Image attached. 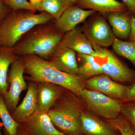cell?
Instances as JSON below:
<instances>
[{
	"instance_id": "obj_1",
	"label": "cell",
	"mask_w": 135,
	"mask_h": 135,
	"mask_svg": "<svg viewBox=\"0 0 135 135\" xmlns=\"http://www.w3.org/2000/svg\"><path fill=\"white\" fill-rule=\"evenodd\" d=\"M24 66V73L31 81L47 82L59 85L77 96L86 88L85 81L78 75H71L56 68L48 60L38 56L29 55L20 57Z\"/></svg>"
},
{
	"instance_id": "obj_2",
	"label": "cell",
	"mask_w": 135,
	"mask_h": 135,
	"mask_svg": "<svg viewBox=\"0 0 135 135\" xmlns=\"http://www.w3.org/2000/svg\"><path fill=\"white\" fill-rule=\"evenodd\" d=\"M64 34L56 28L52 20L37 25L23 35L14 47L19 57L29 55L47 60Z\"/></svg>"
},
{
	"instance_id": "obj_3",
	"label": "cell",
	"mask_w": 135,
	"mask_h": 135,
	"mask_svg": "<svg viewBox=\"0 0 135 135\" xmlns=\"http://www.w3.org/2000/svg\"><path fill=\"white\" fill-rule=\"evenodd\" d=\"M85 107L80 98L65 89L48 114L53 125L62 133L67 135L82 134L81 117Z\"/></svg>"
},
{
	"instance_id": "obj_4",
	"label": "cell",
	"mask_w": 135,
	"mask_h": 135,
	"mask_svg": "<svg viewBox=\"0 0 135 135\" xmlns=\"http://www.w3.org/2000/svg\"><path fill=\"white\" fill-rule=\"evenodd\" d=\"M35 13L27 9L11 10L0 24V47H14L34 27L54 20L46 12Z\"/></svg>"
},
{
	"instance_id": "obj_5",
	"label": "cell",
	"mask_w": 135,
	"mask_h": 135,
	"mask_svg": "<svg viewBox=\"0 0 135 135\" xmlns=\"http://www.w3.org/2000/svg\"><path fill=\"white\" fill-rule=\"evenodd\" d=\"M92 46L97 54L96 58L104 74L121 84L135 83V70L128 66L111 51L105 48Z\"/></svg>"
},
{
	"instance_id": "obj_6",
	"label": "cell",
	"mask_w": 135,
	"mask_h": 135,
	"mask_svg": "<svg viewBox=\"0 0 135 135\" xmlns=\"http://www.w3.org/2000/svg\"><path fill=\"white\" fill-rule=\"evenodd\" d=\"M80 97L88 110L105 119H115L121 113V101L101 92L85 88Z\"/></svg>"
},
{
	"instance_id": "obj_7",
	"label": "cell",
	"mask_w": 135,
	"mask_h": 135,
	"mask_svg": "<svg viewBox=\"0 0 135 135\" xmlns=\"http://www.w3.org/2000/svg\"><path fill=\"white\" fill-rule=\"evenodd\" d=\"M24 71L23 63L20 57L12 63L9 70L7 79L9 89L4 99L10 114L18 106L21 93L27 88L23 75Z\"/></svg>"
},
{
	"instance_id": "obj_8",
	"label": "cell",
	"mask_w": 135,
	"mask_h": 135,
	"mask_svg": "<svg viewBox=\"0 0 135 135\" xmlns=\"http://www.w3.org/2000/svg\"><path fill=\"white\" fill-rule=\"evenodd\" d=\"M92 45L101 47L112 46L116 38L104 17L94 16L81 28Z\"/></svg>"
},
{
	"instance_id": "obj_9",
	"label": "cell",
	"mask_w": 135,
	"mask_h": 135,
	"mask_svg": "<svg viewBox=\"0 0 135 135\" xmlns=\"http://www.w3.org/2000/svg\"><path fill=\"white\" fill-rule=\"evenodd\" d=\"M18 128L26 135L65 134L55 127L48 112L37 109L31 116L19 123Z\"/></svg>"
},
{
	"instance_id": "obj_10",
	"label": "cell",
	"mask_w": 135,
	"mask_h": 135,
	"mask_svg": "<svg viewBox=\"0 0 135 135\" xmlns=\"http://www.w3.org/2000/svg\"><path fill=\"white\" fill-rule=\"evenodd\" d=\"M85 83L86 88L101 92L122 102L126 99L129 89V86L116 82L104 74L86 80Z\"/></svg>"
},
{
	"instance_id": "obj_11",
	"label": "cell",
	"mask_w": 135,
	"mask_h": 135,
	"mask_svg": "<svg viewBox=\"0 0 135 135\" xmlns=\"http://www.w3.org/2000/svg\"><path fill=\"white\" fill-rule=\"evenodd\" d=\"M47 60L62 71L78 75L79 66L76 53L60 43L56 47Z\"/></svg>"
},
{
	"instance_id": "obj_12",
	"label": "cell",
	"mask_w": 135,
	"mask_h": 135,
	"mask_svg": "<svg viewBox=\"0 0 135 135\" xmlns=\"http://www.w3.org/2000/svg\"><path fill=\"white\" fill-rule=\"evenodd\" d=\"M96 12L93 10H85L76 5H73L68 8L57 20H54L55 25L59 32L65 34Z\"/></svg>"
},
{
	"instance_id": "obj_13",
	"label": "cell",
	"mask_w": 135,
	"mask_h": 135,
	"mask_svg": "<svg viewBox=\"0 0 135 135\" xmlns=\"http://www.w3.org/2000/svg\"><path fill=\"white\" fill-rule=\"evenodd\" d=\"M81 119L83 134L121 135L117 129L90 111H83Z\"/></svg>"
},
{
	"instance_id": "obj_14",
	"label": "cell",
	"mask_w": 135,
	"mask_h": 135,
	"mask_svg": "<svg viewBox=\"0 0 135 135\" xmlns=\"http://www.w3.org/2000/svg\"><path fill=\"white\" fill-rule=\"evenodd\" d=\"M60 43L77 54L90 55L95 57L98 56L92 44L81 29L77 27L65 33Z\"/></svg>"
},
{
	"instance_id": "obj_15",
	"label": "cell",
	"mask_w": 135,
	"mask_h": 135,
	"mask_svg": "<svg viewBox=\"0 0 135 135\" xmlns=\"http://www.w3.org/2000/svg\"><path fill=\"white\" fill-rule=\"evenodd\" d=\"M37 83V110L48 112L60 97L66 89L57 84L47 82Z\"/></svg>"
},
{
	"instance_id": "obj_16",
	"label": "cell",
	"mask_w": 135,
	"mask_h": 135,
	"mask_svg": "<svg viewBox=\"0 0 135 135\" xmlns=\"http://www.w3.org/2000/svg\"><path fill=\"white\" fill-rule=\"evenodd\" d=\"M37 107V83L31 81L22 103L11 114L12 118L19 123L31 116Z\"/></svg>"
},
{
	"instance_id": "obj_17",
	"label": "cell",
	"mask_w": 135,
	"mask_h": 135,
	"mask_svg": "<svg viewBox=\"0 0 135 135\" xmlns=\"http://www.w3.org/2000/svg\"><path fill=\"white\" fill-rule=\"evenodd\" d=\"M76 5L83 9L99 12L104 17L111 12L128 13L126 5L117 0H79Z\"/></svg>"
},
{
	"instance_id": "obj_18",
	"label": "cell",
	"mask_w": 135,
	"mask_h": 135,
	"mask_svg": "<svg viewBox=\"0 0 135 135\" xmlns=\"http://www.w3.org/2000/svg\"><path fill=\"white\" fill-rule=\"evenodd\" d=\"M107 18L116 38L122 40L129 38L131 31V16L128 13L111 12Z\"/></svg>"
},
{
	"instance_id": "obj_19",
	"label": "cell",
	"mask_w": 135,
	"mask_h": 135,
	"mask_svg": "<svg viewBox=\"0 0 135 135\" xmlns=\"http://www.w3.org/2000/svg\"><path fill=\"white\" fill-rule=\"evenodd\" d=\"M19 57L14 47H0V94L4 98L9 89L7 81L9 68Z\"/></svg>"
},
{
	"instance_id": "obj_20",
	"label": "cell",
	"mask_w": 135,
	"mask_h": 135,
	"mask_svg": "<svg viewBox=\"0 0 135 135\" xmlns=\"http://www.w3.org/2000/svg\"><path fill=\"white\" fill-rule=\"evenodd\" d=\"M80 63L78 76L84 81L94 76L103 74L101 65L94 56L77 54Z\"/></svg>"
},
{
	"instance_id": "obj_21",
	"label": "cell",
	"mask_w": 135,
	"mask_h": 135,
	"mask_svg": "<svg viewBox=\"0 0 135 135\" xmlns=\"http://www.w3.org/2000/svg\"><path fill=\"white\" fill-rule=\"evenodd\" d=\"M71 6L65 0H44L42 2L41 12H46L54 20H57L63 12Z\"/></svg>"
},
{
	"instance_id": "obj_22",
	"label": "cell",
	"mask_w": 135,
	"mask_h": 135,
	"mask_svg": "<svg viewBox=\"0 0 135 135\" xmlns=\"http://www.w3.org/2000/svg\"><path fill=\"white\" fill-rule=\"evenodd\" d=\"M0 118L4 128L9 135H17L19 123L12 118L5 104L4 97L0 94Z\"/></svg>"
},
{
	"instance_id": "obj_23",
	"label": "cell",
	"mask_w": 135,
	"mask_h": 135,
	"mask_svg": "<svg viewBox=\"0 0 135 135\" xmlns=\"http://www.w3.org/2000/svg\"><path fill=\"white\" fill-rule=\"evenodd\" d=\"M113 49L118 55L128 59L135 67V44L130 41L115 39L112 45Z\"/></svg>"
},
{
	"instance_id": "obj_24",
	"label": "cell",
	"mask_w": 135,
	"mask_h": 135,
	"mask_svg": "<svg viewBox=\"0 0 135 135\" xmlns=\"http://www.w3.org/2000/svg\"><path fill=\"white\" fill-rule=\"evenodd\" d=\"M121 114L135 131V102L122 103Z\"/></svg>"
},
{
	"instance_id": "obj_25",
	"label": "cell",
	"mask_w": 135,
	"mask_h": 135,
	"mask_svg": "<svg viewBox=\"0 0 135 135\" xmlns=\"http://www.w3.org/2000/svg\"><path fill=\"white\" fill-rule=\"evenodd\" d=\"M3 2L12 10L25 9L36 12L27 0H3Z\"/></svg>"
},
{
	"instance_id": "obj_26",
	"label": "cell",
	"mask_w": 135,
	"mask_h": 135,
	"mask_svg": "<svg viewBox=\"0 0 135 135\" xmlns=\"http://www.w3.org/2000/svg\"><path fill=\"white\" fill-rule=\"evenodd\" d=\"M121 135H135V131L129 124L124 123L121 125L118 128Z\"/></svg>"
},
{
	"instance_id": "obj_27",
	"label": "cell",
	"mask_w": 135,
	"mask_h": 135,
	"mask_svg": "<svg viewBox=\"0 0 135 135\" xmlns=\"http://www.w3.org/2000/svg\"><path fill=\"white\" fill-rule=\"evenodd\" d=\"M3 1L0 0V24L12 10L5 5L3 2Z\"/></svg>"
},
{
	"instance_id": "obj_28",
	"label": "cell",
	"mask_w": 135,
	"mask_h": 135,
	"mask_svg": "<svg viewBox=\"0 0 135 135\" xmlns=\"http://www.w3.org/2000/svg\"><path fill=\"white\" fill-rule=\"evenodd\" d=\"M126 5L128 13L132 16L135 17V0H122Z\"/></svg>"
},
{
	"instance_id": "obj_29",
	"label": "cell",
	"mask_w": 135,
	"mask_h": 135,
	"mask_svg": "<svg viewBox=\"0 0 135 135\" xmlns=\"http://www.w3.org/2000/svg\"><path fill=\"white\" fill-rule=\"evenodd\" d=\"M135 102V83L129 86V89L126 99L122 103Z\"/></svg>"
},
{
	"instance_id": "obj_30",
	"label": "cell",
	"mask_w": 135,
	"mask_h": 135,
	"mask_svg": "<svg viewBox=\"0 0 135 135\" xmlns=\"http://www.w3.org/2000/svg\"><path fill=\"white\" fill-rule=\"evenodd\" d=\"M128 40L129 41L135 44V17L132 16L131 18V31Z\"/></svg>"
},
{
	"instance_id": "obj_31",
	"label": "cell",
	"mask_w": 135,
	"mask_h": 135,
	"mask_svg": "<svg viewBox=\"0 0 135 135\" xmlns=\"http://www.w3.org/2000/svg\"><path fill=\"white\" fill-rule=\"evenodd\" d=\"M30 5L36 12L38 11L41 12L42 0H29Z\"/></svg>"
},
{
	"instance_id": "obj_32",
	"label": "cell",
	"mask_w": 135,
	"mask_h": 135,
	"mask_svg": "<svg viewBox=\"0 0 135 135\" xmlns=\"http://www.w3.org/2000/svg\"><path fill=\"white\" fill-rule=\"evenodd\" d=\"M72 5H76L79 0H65Z\"/></svg>"
},
{
	"instance_id": "obj_33",
	"label": "cell",
	"mask_w": 135,
	"mask_h": 135,
	"mask_svg": "<svg viewBox=\"0 0 135 135\" xmlns=\"http://www.w3.org/2000/svg\"><path fill=\"white\" fill-rule=\"evenodd\" d=\"M2 126H3L2 123L0 120V135H3L1 131L2 129Z\"/></svg>"
},
{
	"instance_id": "obj_34",
	"label": "cell",
	"mask_w": 135,
	"mask_h": 135,
	"mask_svg": "<svg viewBox=\"0 0 135 135\" xmlns=\"http://www.w3.org/2000/svg\"><path fill=\"white\" fill-rule=\"evenodd\" d=\"M17 135H26L24 133L22 132L21 130H20L18 128L17 131Z\"/></svg>"
},
{
	"instance_id": "obj_35",
	"label": "cell",
	"mask_w": 135,
	"mask_h": 135,
	"mask_svg": "<svg viewBox=\"0 0 135 135\" xmlns=\"http://www.w3.org/2000/svg\"><path fill=\"white\" fill-rule=\"evenodd\" d=\"M3 132L4 135H9L8 133L7 132V131L5 130L4 128L3 129Z\"/></svg>"
},
{
	"instance_id": "obj_36",
	"label": "cell",
	"mask_w": 135,
	"mask_h": 135,
	"mask_svg": "<svg viewBox=\"0 0 135 135\" xmlns=\"http://www.w3.org/2000/svg\"><path fill=\"white\" fill-rule=\"evenodd\" d=\"M85 135L83 134H81V135Z\"/></svg>"
},
{
	"instance_id": "obj_37",
	"label": "cell",
	"mask_w": 135,
	"mask_h": 135,
	"mask_svg": "<svg viewBox=\"0 0 135 135\" xmlns=\"http://www.w3.org/2000/svg\"><path fill=\"white\" fill-rule=\"evenodd\" d=\"M66 135V134H65V135Z\"/></svg>"
},
{
	"instance_id": "obj_38",
	"label": "cell",
	"mask_w": 135,
	"mask_h": 135,
	"mask_svg": "<svg viewBox=\"0 0 135 135\" xmlns=\"http://www.w3.org/2000/svg\"><path fill=\"white\" fill-rule=\"evenodd\" d=\"M42 1H44V0H42Z\"/></svg>"
}]
</instances>
